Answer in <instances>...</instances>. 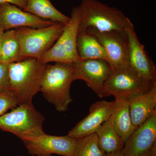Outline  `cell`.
<instances>
[{
	"instance_id": "obj_1",
	"label": "cell",
	"mask_w": 156,
	"mask_h": 156,
	"mask_svg": "<svg viewBox=\"0 0 156 156\" xmlns=\"http://www.w3.org/2000/svg\"><path fill=\"white\" fill-rule=\"evenodd\" d=\"M47 64L34 58H27L9 64L10 90L18 105L32 103L41 90V83Z\"/></svg>"
},
{
	"instance_id": "obj_2",
	"label": "cell",
	"mask_w": 156,
	"mask_h": 156,
	"mask_svg": "<svg viewBox=\"0 0 156 156\" xmlns=\"http://www.w3.org/2000/svg\"><path fill=\"white\" fill-rule=\"evenodd\" d=\"M73 81V63L47 64L42 76L40 91L57 111L66 112L73 101L70 91Z\"/></svg>"
},
{
	"instance_id": "obj_3",
	"label": "cell",
	"mask_w": 156,
	"mask_h": 156,
	"mask_svg": "<svg viewBox=\"0 0 156 156\" xmlns=\"http://www.w3.org/2000/svg\"><path fill=\"white\" fill-rule=\"evenodd\" d=\"M78 33L92 28L100 32L126 31L132 22L122 12L97 0H82Z\"/></svg>"
},
{
	"instance_id": "obj_4",
	"label": "cell",
	"mask_w": 156,
	"mask_h": 156,
	"mask_svg": "<svg viewBox=\"0 0 156 156\" xmlns=\"http://www.w3.org/2000/svg\"><path fill=\"white\" fill-rule=\"evenodd\" d=\"M44 117L32 103L19 105L0 117V129L16 135L21 140L45 134Z\"/></svg>"
},
{
	"instance_id": "obj_5",
	"label": "cell",
	"mask_w": 156,
	"mask_h": 156,
	"mask_svg": "<svg viewBox=\"0 0 156 156\" xmlns=\"http://www.w3.org/2000/svg\"><path fill=\"white\" fill-rule=\"evenodd\" d=\"M80 6L74 7L69 22L65 24L62 33L53 46L39 59L50 62L73 63L81 58L77 50V39L81 19Z\"/></svg>"
},
{
	"instance_id": "obj_6",
	"label": "cell",
	"mask_w": 156,
	"mask_h": 156,
	"mask_svg": "<svg viewBox=\"0 0 156 156\" xmlns=\"http://www.w3.org/2000/svg\"><path fill=\"white\" fill-rule=\"evenodd\" d=\"M65 24L56 22L41 28L16 29L20 46V60L24 58L39 59L50 49L62 33Z\"/></svg>"
},
{
	"instance_id": "obj_7",
	"label": "cell",
	"mask_w": 156,
	"mask_h": 156,
	"mask_svg": "<svg viewBox=\"0 0 156 156\" xmlns=\"http://www.w3.org/2000/svg\"><path fill=\"white\" fill-rule=\"evenodd\" d=\"M144 80L129 67L112 68L104 87L105 97L130 99L149 91L154 85Z\"/></svg>"
},
{
	"instance_id": "obj_8",
	"label": "cell",
	"mask_w": 156,
	"mask_h": 156,
	"mask_svg": "<svg viewBox=\"0 0 156 156\" xmlns=\"http://www.w3.org/2000/svg\"><path fill=\"white\" fill-rule=\"evenodd\" d=\"M74 80H82L101 98L105 97L104 87L112 70L103 59H86L73 63Z\"/></svg>"
},
{
	"instance_id": "obj_9",
	"label": "cell",
	"mask_w": 156,
	"mask_h": 156,
	"mask_svg": "<svg viewBox=\"0 0 156 156\" xmlns=\"http://www.w3.org/2000/svg\"><path fill=\"white\" fill-rule=\"evenodd\" d=\"M126 31L129 44L128 66L144 80L156 83L155 65L148 55L144 45L140 41L132 23Z\"/></svg>"
},
{
	"instance_id": "obj_10",
	"label": "cell",
	"mask_w": 156,
	"mask_h": 156,
	"mask_svg": "<svg viewBox=\"0 0 156 156\" xmlns=\"http://www.w3.org/2000/svg\"><path fill=\"white\" fill-rule=\"evenodd\" d=\"M28 153L32 155L73 156L77 139L63 136L43 134L36 137L22 140Z\"/></svg>"
},
{
	"instance_id": "obj_11",
	"label": "cell",
	"mask_w": 156,
	"mask_h": 156,
	"mask_svg": "<svg viewBox=\"0 0 156 156\" xmlns=\"http://www.w3.org/2000/svg\"><path fill=\"white\" fill-rule=\"evenodd\" d=\"M105 49L108 62L112 68L128 66L129 44L126 31L100 32L89 28Z\"/></svg>"
},
{
	"instance_id": "obj_12",
	"label": "cell",
	"mask_w": 156,
	"mask_h": 156,
	"mask_svg": "<svg viewBox=\"0 0 156 156\" xmlns=\"http://www.w3.org/2000/svg\"><path fill=\"white\" fill-rule=\"evenodd\" d=\"M115 101H100L90 107L87 116L80 121L69 132L68 135L78 139L95 133L96 130L108 120L113 112Z\"/></svg>"
},
{
	"instance_id": "obj_13",
	"label": "cell",
	"mask_w": 156,
	"mask_h": 156,
	"mask_svg": "<svg viewBox=\"0 0 156 156\" xmlns=\"http://www.w3.org/2000/svg\"><path fill=\"white\" fill-rule=\"evenodd\" d=\"M55 23L40 18L14 5H0V24L4 31L20 27L44 28Z\"/></svg>"
},
{
	"instance_id": "obj_14",
	"label": "cell",
	"mask_w": 156,
	"mask_h": 156,
	"mask_svg": "<svg viewBox=\"0 0 156 156\" xmlns=\"http://www.w3.org/2000/svg\"><path fill=\"white\" fill-rule=\"evenodd\" d=\"M156 143V112L135 129L125 143L124 154L134 156L147 154Z\"/></svg>"
},
{
	"instance_id": "obj_15",
	"label": "cell",
	"mask_w": 156,
	"mask_h": 156,
	"mask_svg": "<svg viewBox=\"0 0 156 156\" xmlns=\"http://www.w3.org/2000/svg\"><path fill=\"white\" fill-rule=\"evenodd\" d=\"M129 105L135 129L156 112V84L147 92L129 99Z\"/></svg>"
},
{
	"instance_id": "obj_16",
	"label": "cell",
	"mask_w": 156,
	"mask_h": 156,
	"mask_svg": "<svg viewBox=\"0 0 156 156\" xmlns=\"http://www.w3.org/2000/svg\"><path fill=\"white\" fill-rule=\"evenodd\" d=\"M115 98L112 114L114 126L118 134L126 143L135 130L130 115L129 100L123 98Z\"/></svg>"
},
{
	"instance_id": "obj_17",
	"label": "cell",
	"mask_w": 156,
	"mask_h": 156,
	"mask_svg": "<svg viewBox=\"0 0 156 156\" xmlns=\"http://www.w3.org/2000/svg\"><path fill=\"white\" fill-rule=\"evenodd\" d=\"M76 46L78 55L82 60L103 59L108 62L105 49L89 31L78 33Z\"/></svg>"
},
{
	"instance_id": "obj_18",
	"label": "cell",
	"mask_w": 156,
	"mask_h": 156,
	"mask_svg": "<svg viewBox=\"0 0 156 156\" xmlns=\"http://www.w3.org/2000/svg\"><path fill=\"white\" fill-rule=\"evenodd\" d=\"M100 147L107 154L123 150L125 143L115 129L112 115L95 132Z\"/></svg>"
},
{
	"instance_id": "obj_19",
	"label": "cell",
	"mask_w": 156,
	"mask_h": 156,
	"mask_svg": "<svg viewBox=\"0 0 156 156\" xmlns=\"http://www.w3.org/2000/svg\"><path fill=\"white\" fill-rule=\"evenodd\" d=\"M23 11L42 19L66 24L70 18L58 11L50 0H27Z\"/></svg>"
},
{
	"instance_id": "obj_20",
	"label": "cell",
	"mask_w": 156,
	"mask_h": 156,
	"mask_svg": "<svg viewBox=\"0 0 156 156\" xmlns=\"http://www.w3.org/2000/svg\"><path fill=\"white\" fill-rule=\"evenodd\" d=\"M20 60V44L16 30H6L2 39L0 62L9 64Z\"/></svg>"
},
{
	"instance_id": "obj_21",
	"label": "cell",
	"mask_w": 156,
	"mask_h": 156,
	"mask_svg": "<svg viewBox=\"0 0 156 156\" xmlns=\"http://www.w3.org/2000/svg\"><path fill=\"white\" fill-rule=\"evenodd\" d=\"M100 147L96 133L77 139L73 156H106Z\"/></svg>"
},
{
	"instance_id": "obj_22",
	"label": "cell",
	"mask_w": 156,
	"mask_h": 156,
	"mask_svg": "<svg viewBox=\"0 0 156 156\" xmlns=\"http://www.w3.org/2000/svg\"><path fill=\"white\" fill-rule=\"evenodd\" d=\"M18 105L11 92H0V117Z\"/></svg>"
},
{
	"instance_id": "obj_23",
	"label": "cell",
	"mask_w": 156,
	"mask_h": 156,
	"mask_svg": "<svg viewBox=\"0 0 156 156\" xmlns=\"http://www.w3.org/2000/svg\"><path fill=\"white\" fill-rule=\"evenodd\" d=\"M0 92H11L9 84V64L2 62H0Z\"/></svg>"
},
{
	"instance_id": "obj_24",
	"label": "cell",
	"mask_w": 156,
	"mask_h": 156,
	"mask_svg": "<svg viewBox=\"0 0 156 156\" xmlns=\"http://www.w3.org/2000/svg\"><path fill=\"white\" fill-rule=\"evenodd\" d=\"M5 4L14 5L23 10L26 6L27 0H0V5Z\"/></svg>"
},
{
	"instance_id": "obj_25",
	"label": "cell",
	"mask_w": 156,
	"mask_h": 156,
	"mask_svg": "<svg viewBox=\"0 0 156 156\" xmlns=\"http://www.w3.org/2000/svg\"><path fill=\"white\" fill-rule=\"evenodd\" d=\"M146 156H156V143L154 144Z\"/></svg>"
},
{
	"instance_id": "obj_26",
	"label": "cell",
	"mask_w": 156,
	"mask_h": 156,
	"mask_svg": "<svg viewBox=\"0 0 156 156\" xmlns=\"http://www.w3.org/2000/svg\"><path fill=\"white\" fill-rule=\"evenodd\" d=\"M106 156H125V154L123 150L112 153L107 154Z\"/></svg>"
},
{
	"instance_id": "obj_27",
	"label": "cell",
	"mask_w": 156,
	"mask_h": 156,
	"mask_svg": "<svg viewBox=\"0 0 156 156\" xmlns=\"http://www.w3.org/2000/svg\"><path fill=\"white\" fill-rule=\"evenodd\" d=\"M4 32L5 31L0 32V58H1V48H2V39L3 34Z\"/></svg>"
},
{
	"instance_id": "obj_28",
	"label": "cell",
	"mask_w": 156,
	"mask_h": 156,
	"mask_svg": "<svg viewBox=\"0 0 156 156\" xmlns=\"http://www.w3.org/2000/svg\"><path fill=\"white\" fill-rule=\"evenodd\" d=\"M147 153L146 154H145L143 155L139 156H146L147 155ZM125 156H134L128 155H125Z\"/></svg>"
},
{
	"instance_id": "obj_29",
	"label": "cell",
	"mask_w": 156,
	"mask_h": 156,
	"mask_svg": "<svg viewBox=\"0 0 156 156\" xmlns=\"http://www.w3.org/2000/svg\"><path fill=\"white\" fill-rule=\"evenodd\" d=\"M2 31H4L3 30L2 28V27H1V24H0V32Z\"/></svg>"
},
{
	"instance_id": "obj_30",
	"label": "cell",
	"mask_w": 156,
	"mask_h": 156,
	"mask_svg": "<svg viewBox=\"0 0 156 156\" xmlns=\"http://www.w3.org/2000/svg\"></svg>"
}]
</instances>
